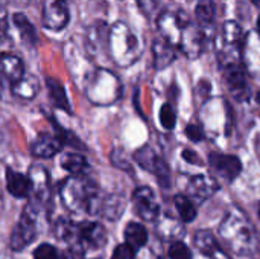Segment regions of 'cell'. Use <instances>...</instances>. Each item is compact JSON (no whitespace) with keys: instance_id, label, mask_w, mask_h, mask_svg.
<instances>
[{"instance_id":"6da1fadb","label":"cell","mask_w":260,"mask_h":259,"mask_svg":"<svg viewBox=\"0 0 260 259\" xmlns=\"http://www.w3.org/2000/svg\"><path fill=\"white\" fill-rule=\"evenodd\" d=\"M61 195L64 203L76 211L82 209L90 214H94V203H96V188L93 183L82 180V179H70L66 180L61 188Z\"/></svg>"},{"instance_id":"7a4b0ae2","label":"cell","mask_w":260,"mask_h":259,"mask_svg":"<svg viewBox=\"0 0 260 259\" xmlns=\"http://www.w3.org/2000/svg\"><path fill=\"white\" fill-rule=\"evenodd\" d=\"M70 21V11L66 0H43L41 23L49 31H62Z\"/></svg>"},{"instance_id":"3957f363","label":"cell","mask_w":260,"mask_h":259,"mask_svg":"<svg viewBox=\"0 0 260 259\" xmlns=\"http://www.w3.org/2000/svg\"><path fill=\"white\" fill-rule=\"evenodd\" d=\"M134 159H136V162L143 169L152 172L157 177V180H158V183L161 186H165V188L169 186V183H171V171H169V166L149 147H143L139 151H136L134 153Z\"/></svg>"},{"instance_id":"277c9868","label":"cell","mask_w":260,"mask_h":259,"mask_svg":"<svg viewBox=\"0 0 260 259\" xmlns=\"http://www.w3.org/2000/svg\"><path fill=\"white\" fill-rule=\"evenodd\" d=\"M133 203L136 208V214L143 221H154L157 218L160 206H158L155 192L151 188H146V186L137 188L133 194Z\"/></svg>"},{"instance_id":"5b68a950","label":"cell","mask_w":260,"mask_h":259,"mask_svg":"<svg viewBox=\"0 0 260 259\" xmlns=\"http://www.w3.org/2000/svg\"><path fill=\"white\" fill-rule=\"evenodd\" d=\"M37 237V226L34 217L29 215V212L21 214L18 223L15 224L12 234H11V249L15 252H20L26 249Z\"/></svg>"},{"instance_id":"8992f818","label":"cell","mask_w":260,"mask_h":259,"mask_svg":"<svg viewBox=\"0 0 260 259\" xmlns=\"http://www.w3.org/2000/svg\"><path fill=\"white\" fill-rule=\"evenodd\" d=\"M209 163L210 168L227 182H233L236 177H239L242 171V162L239 160L238 156H232V154L210 153Z\"/></svg>"},{"instance_id":"52a82bcc","label":"cell","mask_w":260,"mask_h":259,"mask_svg":"<svg viewBox=\"0 0 260 259\" xmlns=\"http://www.w3.org/2000/svg\"><path fill=\"white\" fill-rule=\"evenodd\" d=\"M224 78H225V82H227L230 92L233 93V96L238 101H245L247 96L250 95V89H248L244 70L239 66H236V64L229 66L225 69Z\"/></svg>"},{"instance_id":"ba28073f","label":"cell","mask_w":260,"mask_h":259,"mask_svg":"<svg viewBox=\"0 0 260 259\" xmlns=\"http://www.w3.org/2000/svg\"><path fill=\"white\" fill-rule=\"evenodd\" d=\"M78 237L85 246H88L91 249H99L107 243V232H105L104 226L99 223H93V221L79 224Z\"/></svg>"},{"instance_id":"9c48e42d","label":"cell","mask_w":260,"mask_h":259,"mask_svg":"<svg viewBox=\"0 0 260 259\" xmlns=\"http://www.w3.org/2000/svg\"><path fill=\"white\" fill-rule=\"evenodd\" d=\"M6 188H8V192L14 195L15 198H24L32 191V182L26 176L8 168L6 169Z\"/></svg>"},{"instance_id":"30bf717a","label":"cell","mask_w":260,"mask_h":259,"mask_svg":"<svg viewBox=\"0 0 260 259\" xmlns=\"http://www.w3.org/2000/svg\"><path fill=\"white\" fill-rule=\"evenodd\" d=\"M0 69L3 72V75L12 82H18L23 76H24V64L23 61L9 52H3L0 53Z\"/></svg>"},{"instance_id":"8fae6325","label":"cell","mask_w":260,"mask_h":259,"mask_svg":"<svg viewBox=\"0 0 260 259\" xmlns=\"http://www.w3.org/2000/svg\"><path fill=\"white\" fill-rule=\"evenodd\" d=\"M64 145L61 143V140L53 134H43L40 136L34 145H32V154L37 156V157H41V159H46V157H52L55 156L56 153L61 151Z\"/></svg>"},{"instance_id":"7c38bea8","label":"cell","mask_w":260,"mask_h":259,"mask_svg":"<svg viewBox=\"0 0 260 259\" xmlns=\"http://www.w3.org/2000/svg\"><path fill=\"white\" fill-rule=\"evenodd\" d=\"M12 24L20 34V38L27 44V46H35L38 43V34L35 26L30 23V20L23 14V12H15L12 14Z\"/></svg>"},{"instance_id":"4fadbf2b","label":"cell","mask_w":260,"mask_h":259,"mask_svg":"<svg viewBox=\"0 0 260 259\" xmlns=\"http://www.w3.org/2000/svg\"><path fill=\"white\" fill-rule=\"evenodd\" d=\"M46 85H47L49 96H50V101L53 102V105L56 108L64 110L66 113H72V107H70V102H69V98H67L64 85L58 79H55V78H47L46 79Z\"/></svg>"},{"instance_id":"5bb4252c","label":"cell","mask_w":260,"mask_h":259,"mask_svg":"<svg viewBox=\"0 0 260 259\" xmlns=\"http://www.w3.org/2000/svg\"><path fill=\"white\" fill-rule=\"evenodd\" d=\"M125 243L133 247L136 252L139 249H142L146 243H148V231L143 224L140 223H129L126 227H125Z\"/></svg>"},{"instance_id":"9a60e30c","label":"cell","mask_w":260,"mask_h":259,"mask_svg":"<svg viewBox=\"0 0 260 259\" xmlns=\"http://www.w3.org/2000/svg\"><path fill=\"white\" fill-rule=\"evenodd\" d=\"M154 55H155V67L157 69L169 66L172 63V60L175 58L174 47L166 38L155 40V43H154Z\"/></svg>"},{"instance_id":"2e32d148","label":"cell","mask_w":260,"mask_h":259,"mask_svg":"<svg viewBox=\"0 0 260 259\" xmlns=\"http://www.w3.org/2000/svg\"><path fill=\"white\" fill-rule=\"evenodd\" d=\"M190 185H192V194L197 195L198 200H200V197H201L203 200H204V198H209V197L218 189L216 183H215L213 180L204 177V176L195 177V179L192 180Z\"/></svg>"},{"instance_id":"e0dca14e","label":"cell","mask_w":260,"mask_h":259,"mask_svg":"<svg viewBox=\"0 0 260 259\" xmlns=\"http://www.w3.org/2000/svg\"><path fill=\"white\" fill-rule=\"evenodd\" d=\"M174 203H175V208L180 214V217L183 218V221L186 223H192L195 218H197V208L195 205L192 203V200L186 195H175L174 197Z\"/></svg>"},{"instance_id":"ac0fdd59","label":"cell","mask_w":260,"mask_h":259,"mask_svg":"<svg viewBox=\"0 0 260 259\" xmlns=\"http://www.w3.org/2000/svg\"><path fill=\"white\" fill-rule=\"evenodd\" d=\"M195 246L207 256H215L218 252H219V247H218V243L215 241V238L209 234V232H197L195 238Z\"/></svg>"},{"instance_id":"d6986e66","label":"cell","mask_w":260,"mask_h":259,"mask_svg":"<svg viewBox=\"0 0 260 259\" xmlns=\"http://www.w3.org/2000/svg\"><path fill=\"white\" fill-rule=\"evenodd\" d=\"M61 166L66 171H69V172H72L75 176H79L88 168V163H87L85 157L81 156V154H67V156L62 157Z\"/></svg>"},{"instance_id":"ffe728a7","label":"cell","mask_w":260,"mask_h":259,"mask_svg":"<svg viewBox=\"0 0 260 259\" xmlns=\"http://www.w3.org/2000/svg\"><path fill=\"white\" fill-rule=\"evenodd\" d=\"M12 90L17 96L20 98H34L37 95V90H38V84H37V79L34 78H26L23 76L18 82L12 84Z\"/></svg>"},{"instance_id":"44dd1931","label":"cell","mask_w":260,"mask_h":259,"mask_svg":"<svg viewBox=\"0 0 260 259\" xmlns=\"http://www.w3.org/2000/svg\"><path fill=\"white\" fill-rule=\"evenodd\" d=\"M197 17L204 23H212L215 20V3L212 0H203L197 6Z\"/></svg>"},{"instance_id":"7402d4cb","label":"cell","mask_w":260,"mask_h":259,"mask_svg":"<svg viewBox=\"0 0 260 259\" xmlns=\"http://www.w3.org/2000/svg\"><path fill=\"white\" fill-rule=\"evenodd\" d=\"M160 124L166 130H172L177 125V114L171 104H165L160 108Z\"/></svg>"},{"instance_id":"603a6c76","label":"cell","mask_w":260,"mask_h":259,"mask_svg":"<svg viewBox=\"0 0 260 259\" xmlns=\"http://www.w3.org/2000/svg\"><path fill=\"white\" fill-rule=\"evenodd\" d=\"M169 258L171 259H192V252L190 249L181 243V241H177L174 243L171 247H169Z\"/></svg>"},{"instance_id":"cb8c5ba5","label":"cell","mask_w":260,"mask_h":259,"mask_svg":"<svg viewBox=\"0 0 260 259\" xmlns=\"http://www.w3.org/2000/svg\"><path fill=\"white\" fill-rule=\"evenodd\" d=\"M34 259H58V252L53 246L43 243L34 250Z\"/></svg>"},{"instance_id":"d4e9b609","label":"cell","mask_w":260,"mask_h":259,"mask_svg":"<svg viewBox=\"0 0 260 259\" xmlns=\"http://www.w3.org/2000/svg\"><path fill=\"white\" fill-rule=\"evenodd\" d=\"M134 256H136V250L129 247L126 243H123L114 249L111 259H134Z\"/></svg>"},{"instance_id":"484cf974","label":"cell","mask_w":260,"mask_h":259,"mask_svg":"<svg viewBox=\"0 0 260 259\" xmlns=\"http://www.w3.org/2000/svg\"><path fill=\"white\" fill-rule=\"evenodd\" d=\"M184 133L192 142H200V140L204 139V130H203V127L200 124H189L184 128Z\"/></svg>"},{"instance_id":"4316f807","label":"cell","mask_w":260,"mask_h":259,"mask_svg":"<svg viewBox=\"0 0 260 259\" xmlns=\"http://www.w3.org/2000/svg\"><path fill=\"white\" fill-rule=\"evenodd\" d=\"M181 156H183V159H184L187 163H190V165H195V166L204 165V162L201 160V157H200L195 151H192V150H184V151L181 153Z\"/></svg>"},{"instance_id":"83f0119b","label":"cell","mask_w":260,"mask_h":259,"mask_svg":"<svg viewBox=\"0 0 260 259\" xmlns=\"http://www.w3.org/2000/svg\"><path fill=\"white\" fill-rule=\"evenodd\" d=\"M157 2H158V0H137L139 8H140L142 12L146 14V15H151V14L154 12V9L157 8Z\"/></svg>"},{"instance_id":"f1b7e54d","label":"cell","mask_w":260,"mask_h":259,"mask_svg":"<svg viewBox=\"0 0 260 259\" xmlns=\"http://www.w3.org/2000/svg\"><path fill=\"white\" fill-rule=\"evenodd\" d=\"M8 24H6V20L3 17H0V46L5 44V41L8 40Z\"/></svg>"},{"instance_id":"f546056e","label":"cell","mask_w":260,"mask_h":259,"mask_svg":"<svg viewBox=\"0 0 260 259\" xmlns=\"http://www.w3.org/2000/svg\"><path fill=\"white\" fill-rule=\"evenodd\" d=\"M256 101H257V104L260 105V90L257 92V95H256Z\"/></svg>"},{"instance_id":"4dcf8cb0","label":"cell","mask_w":260,"mask_h":259,"mask_svg":"<svg viewBox=\"0 0 260 259\" xmlns=\"http://www.w3.org/2000/svg\"><path fill=\"white\" fill-rule=\"evenodd\" d=\"M257 32H259V35H260V15H259V18H257Z\"/></svg>"},{"instance_id":"1f68e13d","label":"cell","mask_w":260,"mask_h":259,"mask_svg":"<svg viewBox=\"0 0 260 259\" xmlns=\"http://www.w3.org/2000/svg\"><path fill=\"white\" fill-rule=\"evenodd\" d=\"M257 215H259V218H260V205H259V212H257Z\"/></svg>"}]
</instances>
